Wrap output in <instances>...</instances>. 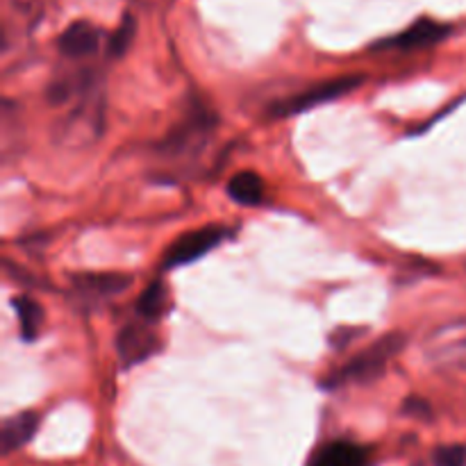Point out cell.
I'll use <instances>...</instances> for the list:
<instances>
[{
    "label": "cell",
    "mask_w": 466,
    "mask_h": 466,
    "mask_svg": "<svg viewBox=\"0 0 466 466\" xmlns=\"http://www.w3.org/2000/svg\"><path fill=\"white\" fill-rule=\"evenodd\" d=\"M135 35H137L135 16H132V14H123L121 23H118V27L112 32V36H109V44H107L109 57L121 59L123 55L127 53V48H130Z\"/></svg>",
    "instance_id": "15"
},
{
    "label": "cell",
    "mask_w": 466,
    "mask_h": 466,
    "mask_svg": "<svg viewBox=\"0 0 466 466\" xmlns=\"http://www.w3.org/2000/svg\"><path fill=\"white\" fill-rule=\"evenodd\" d=\"M308 466H371V451L353 441H330L312 455Z\"/></svg>",
    "instance_id": "7"
},
{
    "label": "cell",
    "mask_w": 466,
    "mask_h": 466,
    "mask_svg": "<svg viewBox=\"0 0 466 466\" xmlns=\"http://www.w3.org/2000/svg\"><path fill=\"white\" fill-rule=\"evenodd\" d=\"M39 414L36 412H18L14 417L5 419L3 431H0V444H3V453L9 455L14 451L23 449L32 437L39 431Z\"/></svg>",
    "instance_id": "10"
},
{
    "label": "cell",
    "mask_w": 466,
    "mask_h": 466,
    "mask_svg": "<svg viewBox=\"0 0 466 466\" xmlns=\"http://www.w3.org/2000/svg\"><path fill=\"white\" fill-rule=\"evenodd\" d=\"M168 305H171V300H168L167 285H164L162 280H155L146 287L144 294L137 300V314H139L146 323H153L159 321V319L168 312Z\"/></svg>",
    "instance_id": "11"
},
{
    "label": "cell",
    "mask_w": 466,
    "mask_h": 466,
    "mask_svg": "<svg viewBox=\"0 0 466 466\" xmlns=\"http://www.w3.org/2000/svg\"><path fill=\"white\" fill-rule=\"evenodd\" d=\"M71 98V85L68 82H55L48 86V100L50 105H62Z\"/></svg>",
    "instance_id": "19"
},
{
    "label": "cell",
    "mask_w": 466,
    "mask_h": 466,
    "mask_svg": "<svg viewBox=\"0 0 466 466\" xmlns=\"http://www.w3.org/2000/svg\"><path fill=\"white\" fill-rule=\"evenodd\" d=\"M432 462H435V466H466V446H440V449H435V453H432Z\"/></svg>",
    "instance_id": "16"
},
{
    "label": "cell",
    "mask_w": 466,
    "mask_h": 466,
    "mask_svg": "<svg viewBox=\"0 0 466 466\" xmlns=\"http://www.w3.org/2000/svg\"><path fill=\"white\" fill-rule=\"evenodd\" d=\"M362 335H367L364 328H350V326L337 328V330L330 335V344L335 346V349H344V346H349L355 337H362Z\"/></svg>",
    "instance_id": "18"
},
{
    "label": "cell",
    "mask_w": 466,
    "mask_h": 466,
    "mask_svg": "<svg viewBox=\"0 0 466 466\" xmlns=\"http://www.w3.org/2000/svg\"><path fill=\"white\" fill-rule=\"evenodd\" d=\"M405 349V335L400 332H390V335L380 337L378 341H373L369 349H364L362 353L355 355L346 367L337 369L332 376H328L323 380L326 390H339V387L349 385H369V382L378 380L382 373L387 371L391 360Z\"/></svg>",
    "instance_id": "1"
},
{
    "label": "cell",
    "mask_w": 466,
    "mask_h": 466,
    "mask_svg": "<svg viewBox=\"0 0 466 466\" xmlns=\"http://www.w3.org/2000/svg\"><path fill=\"white\" fill-rule=\"evenodd\" d=\"M432 358L449 367L466 369V335L446 337L441 332L440 339L432 344Z\"/></svg>",
    "instance_id": "14"
},
{
    "label": "cell",
    "mask_w": 466,
    "mask_h": 466,
    "mask_svg": "<svg viewBox=\"0 0 466 466\" xmlns=\"http://www.w3.org/2000/svg\"><path fill=\"white\" fill-rule=\"evenodd\" d=\"M228 196L239 205H258L264 198V182L255 171H239L228 182Z\"/></svg>",
    "instance_id": "12"
},
{
    "label": "cell",
    "mask_w": 466,
    "mask_h": 466,
    "mask_svg": "<svg viewBox=\"0 0 466 466\" xmlns=\"http://www.w3.org/2000/svg\"><path fill=\"white\" fill-rule=\"evenodd\" d=\"M18 317V330H21L23 341H35L39 337L41 326H44V309L30 296H18L12 300Z\"/></svg>",
    "instance_id": "13"
},
{
    "label": "cell",
    "mask_w": 466,
    "mask_h": 466,
    "mask_svg": "<svg viewBox=\"0 0 466 466\" xmlns=\"http://www.w3.org/2000/svg\"><path fill=\"white\" fill-rule=\"evenodd\" d=\"M73 285L80 294L91 299H112L123 294L132 285V276L126 273H77L73 276Z\"/></svg>",
    "instance_id": "9"
},
{
    "label": "cell",
    "mask_w": 466,
    "mask_h": 466,
    "mask_svg": "<svg viewBox=\"0 0 466 466\" xmlns=\"http://www.w3.org/2000/svg\"><path fill=\"white\" fill-rule=\"evenodd\" d=\"M212 118H205V114L200 112L198 116H191L182 123L177 130L171 132L167 141L162 144V150L167 155H185L189 150H198V146L203 144L205 135L212 130Z\"/></svg>",
    "instance_id": "8"
},
{
    "label": "cell",
    "mask_w": 466,
    "mask_h": 466,
    "mask_svg": "<svg viewBox=\"0 0 466 466\" xmlns=\"http://www.w3.org/2000/svg\"><path fill=\"white\" fill-rule=\"evenodd\" d=\"M100 30L89 21H76L59 35L57 48L64 57L82 59L98 50Z\"/></svg>",
    "instance_id": "6"
},
{
    "label": "cell",
    "mask_w": 466,
    "mask_h": 466,
    "mask_svg": "<svg viewBox=\"0 0 466 466\" xmlns=\"http://www.w3.org/2000/svg\"><path fill=\"white\" fill-rule=\"evenodd\" d=\"M451 35V25L440 21H432V18H419L414 21L408 30L399 32L391 39H385L378 44V48H396V50H417V48H428V46H435L440 41H444Z\"/></svg>",
    "instance_id": "5"
},
{
    "label": "cell",
    "mask_w": 466,
    "mask_h": 466,
    "mask_svg": "<svg viewBox=\"0 0 466 466\" xmlns=\"http://www.w3.org/2000/svg\"><path fill=\"white\" fill-rule=\"evenodd\" d=\"M403 414H408V417L412 419H423V421H428V419L432 417V408L428 405V400L419 399V396H410L403 405Z\"/></svg>",
    "instance_id": "17"
},
{
    "label": "cell",
    "mask_w": 466,
    "mask_h": 466,
    "mask_svg": "<svg viewBox=\"0 0 466 466\" xmlns=\"http://www.w3.org/2000/svg\"><path fill=\"white\" fill-rule=\"evenodd\" d=\"M116 350L123 367L130 369L153 358L159 350V339L144 323H130V326H123L121 332H118Z\"/></svg>",
    "instance_id": "4"
},
{
    "label": "cell",
    "mask_w": 466,
    "mask_h": 466,
    "mask_svg": "<svg viewBox=\"0 0 466 466\" xmlns=\"http://www.w3.org/2000/svg\"><path fill=\"white\" fill-rule=\"evenodd\" d=\"M364 82L362 76H346V77H335V80H326L321 85L309 86L308 91L299 96H291V98L278 100L268 107V114L276 118H287L296 116V114H303L308 109L319 107L323 103H330V100H337L339 96L350 94L353 89H358Z\"/></svg>",
    "instance_id": "2"
},
{
    "label": "cell",
    "mask_w": 466,
    "mask_h": 466,
    "mask_svg": "<svg viewBox=\"0 0 466 466\" xmlns=\"http://www.w3.org/2000/svg\"><path fill=\"white\" fill-rule=\"evenodd\" d=\"M226 237H230V230H226L223 226H208L185 232L168 246L167 255H164V268H177L198 262L209 250L217 248Z\"/></svg>",
    "instance_id": "3"
}]
</instances>
